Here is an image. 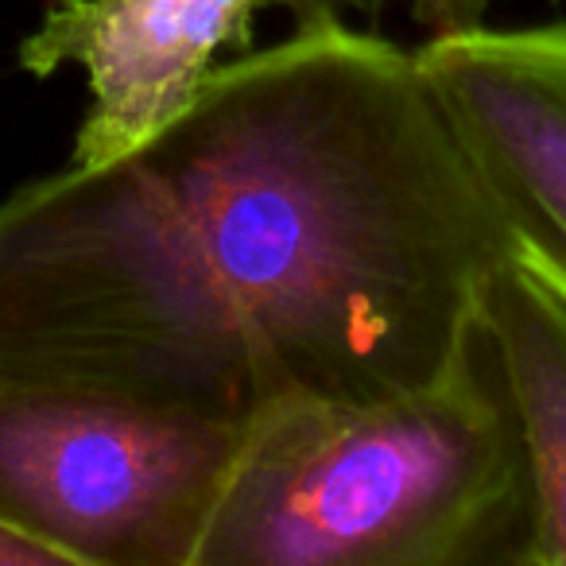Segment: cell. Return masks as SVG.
Instances as JSON below:
<instances>
[{"label":"cell","mask_w":566,"mask_h":566,"mask_svg":"<svg viewBox=\"0 0 566 566\" xmlns=\"http://www.w3.org/2000/svg\"><path fill=\"white\" fill-rule=\"evenodd\" d=\"M416 59L512 256L566 303V24L431 35Z\"/></svg>","instance_id":"277c9868"},{"label":"cell","mask_w":566,"mask_h":566,"mask_svg":"<svg viewBox=\"0 0 566 566\" xmlns=\"http://www.w3.org/2000/svg\"><path fill=\"white\" fill-rule=\"evenodd\" d=\"M252 423L0 380V516L71 566H198Z\"/></svg>","instance_id":"3957f363"},{"label":"cell","mask_w":566,"mask_h":566,"mask_svg":"<svg viewBox=\"0 0 566 566\" xmlns=\"http://www.w3.org/2000/svg\"><path fill=\"white\" fill-rule=\"evenodd\" d=\"M532 478L485 326L434 380L252 423L198 566H527Z\"/></svg>","instance_id":"7a4b0ae2"},{"label":"cell","mask_w":566,"mask_h":566,"mask_svg":"<svg viewBox=\"0 0 566 566\" xmlns=\"http://www.w3.org/2000/svg\"><path fill=\"white\" fill-rule=\"evenodd\" d=\"M260 0H55L20 43V66L51 78L82 66L90 109L71 164H105L190 109L226 48L249 40Z\"/></svg>","instance_id":"5b68a950"},{"label":"cell","mask_w":566,"mask_h":566,"mask_svg":"<svg viewBox=\"0 0 566 566\" xmlns=\"http://www.w3.org/2000/svg\"><path fill=\"white\" fill-rule=\"evenodd\" d=\"M509 233L416 51L315 9L105 164L0 198V380L256 423L434 380Z\"/></svg>","instance_id":"6da1fadb"},{"label":"cell","mask_w":566,"mask_h":566,"mask_svg":"<svg viewBox=\"0 0 566 566\" xmlns=\"http://www.w3.org/2000/svg\"><path fill=\"white\" fill-rule=\"evenodd\" d=\"M0 566H71L51 543L35 539L9 516H0Z\"/></svg>","instance_id":"ba28073f"},{"label":"cell","mask_w":566,"mask_h":566,"mask_svg":"<svg viewBox=\"0 0 566 566\" xmlns=\"http://www.w3.org/2000/svg\"><path fill=\"white\" fill-rule=\"evenodd\" d=\"M481 326L516 411L532 478L527 566H566V303L509 256L485 283Z\"/></svg>","instance_id":"8992f818"},{"label":"cell","mask_w":566,"mask_h":566,"mask_svg":"<svg viewBox=\"0 0 566 566\" xmlns=\"http://www.w3.org/2000/svg\"><path fill=\"white\" fill-rule=\"evenodd\" d=\"M403 4L431 35H447L489 24V12L501 0H403Z\"/></svg>","instance_id":"52a82bcc"}]
</instances>
